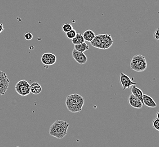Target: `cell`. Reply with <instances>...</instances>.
Here are the masks:
<instances>
[{
    "label": "cell",
    "instance_id": "cell-22",
    "mask_svg": "<svg viewBox=\"0 0 159 147\" xmlns=\"http://www.w3.org/2000/svg\"><path fill=\"white\" fill-rule=\"evenodd\" d=\"M4 26L2 23H0V34L4 30Z\"/></svg>",
    "mask_w": 159,
    "mask_h": 147
},
{
    "label": "cell",
    "instance_id": "cell-21",
    "mask_svg": "<svg viewBox=\"0 0 159 147\" xmlns=\"http://www.w3.org/2000/svg\"><path fill=\"white\" fill-rule=\"evenodd\" d=\"M153 37L156 40H159V28H157L154 32Z\"/></svg>",
    "mask_w": 159,
    "mask_h": 147
},
{
    "label": "cell",
    "instance_id": "cell-7",
    "mask_svg": "<svg viewBox=\"0 0 159 147\" xmlns=\"http://www.w3.org/2000/svg\"><path fill=\"white\" fill-rule=\"evenodd\" d=\"M41 62L45 66H52L57 61V57L52 53H45L41 56Z\"/></svg>",
    "mask_w": 159,
    "mask_h": 147
},
{
    "label": "cell",
    "instance_id": "cell-14",
    "mask_svg": "<svg viewBox=\"0 0 159 147\" xmlns=\"http://www.w3.org/2000/svg\"><path fill=\"white\" fill-rule=\"evenodd\" d=\"M95 33L91 30H87L83 34V36L85 41L91 42L95 36Z\"/></svg>",
    "mask_w": 159,
    "mask_h": 147
},
{
    "label": "cell",
    "instance_id": "cell-15",
    "mask_svg": "<svg viewBox=\"0 0 159 147\" xmlns=\"http://www.w3.org/2000/svg\"><path fill=\"white\" fill-rule=\"evenodd\" d=\"M75 49L79 52L84 53L85 52V51H87L88 50H89V46L88 45V44H87V43L84 42V43L79 44H75Z\"/></svg>",
    "mask_w": 159,
    "mask_h": 147
},
{
    "label": "cell",
    "instance_id": "cell-10",
    "mask_svg": "<svg viewBox=\"0 0 159 147\" xmlns=\"http://www.w3.org/2000/svg\"><path fill=\"white\" fill-rule=\"evenodd\" d=\"M128 101L130 106L135 109H142L143 107V103L138 98L135 97L134 95L131 93L128 97Z\"/></svg>",
    "mask_w": 159,
    "mask_h": 147
},
{
    "label": "cell",
    "instance_id": "cell-23",
    "mask_svg": "<svg viewBox=\"0 0 159 147\" xmlns=\"http://www.w3.org/2000/svg\"><path fill=\"white\" fill-rule=\"evenodd\" d=\"M159 111H157V113H156V118H159Z\"/></svg>",
    "mask_w": 159,
    "mask_h": 147
},
{
    "label": "cell",
    "instance_id": "cell-12",
    "mask_svg": "<svg viewBox=\"0 0 159 147\" xmlns=\"http://www.w3.org/2000/svg\"><path fill=\"white\" fill-rule=\"evenodd\" d=\"M131 92H132V94L135 97L138 98L143 103V93L142 91L140 88H139L137 86H135V85L132 86V88H131Z\"/></svg>",
    "mask_w": 159,
    "mask_h": 147
},
{
    "label": "cell",
    "instance_id": "cell-2",
    "mask_svg": "<svg viewBox=\"0 0 159 147\" xmlns=\"http://www.w3.org/2000/svg\"><path fill=\"white\" fill-rule=\"evenodd\" d=\"M69 123L63 120H57L49 129V134L52 137L61 139L67 135Z\"/></svg>",
    "mask_w": 159,
    "mask_h": 147
},
{
    "label": "cell",
    "instance_id": "cell-9",
    "mask_svg": "<svg viewBox=\"0 0 159 147\" xmlns=\"http://www.w3.org/2000/svg\"><path fill=\"white\" fill-rule=\"evenodd\" d=\"M72 56L79 64H85L88 61V58L84 53L79 52L75 49L72 50Z\"/></svg>",
    "mask_w": 159,
    "mask_h": 147
},
{
    "label": "cell",
    "instance_id": "cell-11",
    "mask_svg": "<svg viewBox=\"0 0 159 147\" xmlns=\"http://www.w3.org/2000/svg\"><path fill=\"white\" fill-rule=\"evenodd\" d=\"M143 104L148 107H157V104L153 98L146 94L143 95Z\"/></svg>",
    "mask_w": 159,
    "mask_h": 147
},
{
    "label": "cell",
    "instance_id": "cell-19",
    "mask_svg": "<svg viewBox=\"0 0 159 147\" xmlns=\"http://www.w3.org/2000/svg\"><path fill=\"white\" fill-rule=\"evenodd\" d=\"M152 125L153 129H155L157 131H159V118H155L152 121Z\"/></svg>",
    "mask_w": 159,
    "mask_h": 147
},
{
    "label": "cell",
    "instance_id": "cell-20",
    "mask_svg": "<svg viewBox=\"0 0 159 147\" xmlns=\"http://www.w3.org/2000/svg\"><path fill=\"white\" fill-rule=\"evenodd\" d=\"M25 39L28 41L31 40L33 39V35L30 32H27L25 35Z\"/></svg>",
    "mask_w": 159,
    "mask_h": 147
},
{
    "label": "cell",
    "instance_id": "cell-6",
    "mask_svg": "<svg viewBox=\"0 0 159 147\" xmlns=\"http://www.w3.org/2000/svg\"><path fill=\"white\" fill-rule=\"evenodd\" d=\"M10 80L7 75L4 71L0 70V96L6 94L9 89Z\"/></svg>",
    "mask_w": 159,
    "mask_h": 147
},
{
    "label": "cell",
    "instance_id": "cell-16",
    "mask_svg": "<svg viewBox=\"0 0 159 147\" xmlns=\"http://www.w3.org/2000/svg\"><path fill=\"white\" fill-rule=\"evenodd\" d=\"M71 40H72V42L74 45L81 44V43H83L85 41L84 39V37H83V35L80 34V33H77L75 37H74Z\"/></svg>",
    "mask_w": 159,
    "mask_h": 147
},
{
    "label": "cell",
    "instance_id": "cell-3",
    "mask_svg": "<svg viewBox=\"0 0 159 147\" xmlns=\"http://www.w3.org/2000/svg\"><path fill=\"white\" fill-rule=\"evenodd\" d=\"M92 46L98 49H109L113 45V41L110 35L107 34H99L95 35L91 42Z\"/></svg>",
    "mask_w": 159,
    "mask_h": 147
},
{
    "label": "cell",
    "instance_id": "cell-8",
    "mask_svg": "<svg viewBox=\"0 0 159 147\" xmlns=\"http://www.w3.org/2000/svg\"><path fill=\"white\" fill-rule=\"evenodd\" d=\"M120 80L121 84L122 85L123 91L125 90L127 88H129L132 86H134V85H135L137 84V82H133L131 79L128 75H126V74L123 73L122 72L120 73Z\"/></svg>",
    "mask_w": 159,
    "mask_h": 147
},
{
    "label": "cell",
    "instance_id": "cell-17",
    "mask_svg": "<svg viewBox=\"0 0 159 147\" xmlns=\"http://www.w3.org/2000/svg\"><path fill=\"white\" fill-rule=\"evenodd\" d=\"M73 28L72 26L70 23H65L62 26V30L65 33H67L68 32L72 30Z\"/></svg>",
    "mask_w": 159,
    "mask_h": 147
},
{
    "label": "cell",
    "instance_id": "cell-18",
    "mask_svg": "<svg viewBox=\"0 0 159 147\" xmlns=\"http://www.w3.org/2000/svg\"><path fill=\"white\" fill-rule=\"evenodd\" d=\"M76 31L75 30H74V29H72V30H70L69 32H67L66 33V35H67V37L69 39H72L76 36Z\"/></svg>",
    "mask_w": 159,
    "mask_h": 147
},
{
    "label": "cell",
    "instance_id": "cell-4",
    "mask_svg": "<svg viewBox=\"0 0 159 147\" xmlns=\"http://www.w3.org/2000/svg\"><path fill=\"white\" fill-rule=\"evenodd\" d=\"M130 69L136 72H143L146 70L147 63L144 56L140 55H134L130 63Z\"/></svg>",
    "mask_w": 159,
    "mask_h": 147
},
{
    "label": "cell",
    "instance_id": "cell-1",
    "mask_svg": "<svg viewBox=\"0 0 159 147\" xmlns=\"http://www.w3.org/2000/svg\"><path fill=\"white\" fill-rule=\"evenodd\" d=\"M85 100L83 96L77 93L67 96L66 99V105L71 113H80L83 109Z\"/></svg>",
    "mask_w": 159,
    "mask_h": 147
},
{
    "label": "cell",
    "instance_id": "cell-5",
    "mask_svg": "<svg viewBox=\"0 0 159 147\" xmlns=\"http://www.w3.org/2000/svg\"><path fill=\"white\" fill-rule=\"evenodd\" d=\"M15 89L18 94L25 97L31 93L30 84L26 80L22 79L16 84Z\"/></svg>",
    "mask_w": 159,
    "mask_h": 147
},
{
    "label": "cell",
    "instance_id": "cell-13",
    "mask_svg": "<svg viewBox=\"0 0 159 147\" xmlns=\"http://www.w3.org/2000/svg\"><path fill=\"white\" fill-rule=\"evenodd\" d=\"M30 91L34 95H38L42 91V87L38 82H35L30 84Z\"/></svg>",
    "mask_w": 159,
    "mask_h": 147
}]
</instances>
